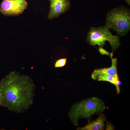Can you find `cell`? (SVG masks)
<instances>
[{
	"label": "cell",
	"instance_id": "obj_1",
	"mask_svg": "<svg viewBox=\"0 0 130 130\" xmlns=\"http://www.w3.org/2000/svg\"><path fill=\"white\" fill-rule=\"evenodd\" d=\"M35 86L28 76L15 71L10 72L0 82L2 106L19 113L32 104Z\"/></svg>",
	"mask_w": 130,
	"mask_h": 130
},
{
	"label": "cell",
	"instance_id": "obj_2",
	"mask_svg": "<svg viewBox=\"0 0 130 130\" xmlns=\"http://www.w3.org/2000/svg\"><path fill=\"white\" fill-rule=\"evenodd\" d=\"M106 108L103 101L100 98L93 97L82 100L73 104L68 114L72 123L78 125L79 119H89L95 114L104 111Z\"/></svg>",
	"mask_w": 130,
	"mask_h": 130
},
{
	"label": "cell",
	"instance_id": "obj_3",
	"mask_svg": "<svg viewBox=\"0 0 130 130\" xmlns=\"http://www.w3.org/2000/svg\"><path fill=\"white\" fill-rule=\"evenodd\" d=\"M130 12L123 6L113 9L108 13L104 26L113 29L118 34L124 36L130 29Z\"/></svg>",
	"mask_w": 130,
	"mask_h": 130
},
{
	"label": "cell",
	"instance_id": "obj_4",
	"mask_svg": "<svg viewBox=\"0 0 130 130\" xmlns=\"http://www.w3.org/2000/svg\"><path fill=\"white\" fill-rule=\"evenodd\" d=\"M87 41L92 46L98 45L103 46L106 41L110 44L112 50L115 51L120 45L119 37L114 35L109 29L105 27L97 28L91 27L88 32L87 37Z\"/></svg>",
	"mask_w": 130,
	"mask_h": 130
},
{
	"label": "cell",
	"instance_id": "obj_5",
	"mask_svg": "<svg viewBox=\"0 0 130 130\" xmlns=\"http://www.w3.org/2000/svg\"><path fill=\"white\" fill-rule=\"evenodd\" d=\"M27 6L26 0H3L0 12L5 16H17L23 13Z\"/></svg>",
	"mask_w": 130,
	"mask_h": 130
},
{
	"label": "cell",
	"instance_id": "obj_6",
	"mask_svg": "<svg viewBox=\"0 0 130 130\" xmlns=\"http://www.w3.org/2000/svg\"><path fill=\"white\" fill-rule=\"evenodd\" d=\"M50 9L48 18L52 20L66 12L69 8V0H49Z\"/></svg>",
	"mask_w": 130,
	"mask_h": 130
},
{
	"label": "cell",
	"instance_id": "obj_7",
	"mask_svg": "<svg viewBox=\"0 0 130 130\" xmlns=\"http://www.w3.org/2000/svg\"><path fill=\"white\" fill-rule=\"evenodd\" d=\"M112 52L110 53V56L112 60V65L109 67L100 68L95 70L92 72L91 77L93 79L97 80L98 77L101 74L106 73L117 77H118L117 73V60L116 58H113Z\"/></svg>",
	"mask_w": 130,
	"mask_h": 130
},
{
	"label": "cell",
	"instance_id": "obj_8",
	"mask_svg": "<svg viewBox=\"0 0 130 130\" xmlns=\"http://www.w3.org/2000/svg\"><path fill=\"white\" fill-rule=\"evenodd\" d=\"M106 120V117L102 113L96 120L82 127H78V130H103L104 129V122Z\"/></svg>",
	"mask_w": 130,
	"mask_h": 130
},
{
	"label": "cell",
	"instance_id": "obj_9",
	"mask_svg": "<svg viewBox=\"0 0 130 130\" xmlns=\"http://www.w3.org/2000/svg\"><path fill=\"white\" fill-rule=\"evenodd\" d=\"M97 80L99 81L108 82L114 84L116 86L117 94H119L120 89L119 85L120 82L119 80L118 77L106 73H103L101 74L98 77Z\"/></svg>",
	"mask_w": 130,
	"mask_h": 130
},
{
	"label": "cell",
	"instance_id": "obj_10",
	"mask_svg": "<svg viewBox=\"0 0 130 130\" xmlns=\"http://www.w3.org/2000/svg\"><path fill=\"white\" fill-rule=\"evenodd\" d=\"M67 60V58H61L58 59L54 64V67L58 68L64 66L66 64Z\"/></svg>",
	"mask_w": 130,
	"mask_h": 130
},
{
	"label": "cell",
	"instance_id": "obj_11",
	"mask_svg": "<svg viewBox=\"0 0 130 130\" xmlns=\"http://www.w3.org/2000/svg\"><path fill=\"white\" fill-rule=\"evenodd\" d=\"M106 128L105 129L106 130H113L115 129V127L112 124L108 121L106 122Z\"/></svg>",
	"mask_w": 130,
	"mask_h": 130
},
{
	"label": "cell",
	"instance_id": "obj_12",
	"mask_svg": "<svg viewBox=\"0 0 130 130\" xmlns=\"http://www.w3.org/2000/svg\"><path fill=\"white\" fill-rule=\"evenodd\" d=\"M98 51L102 54L110 56V53L101 47L99 48Z\"/></svg>",
	"mask_w": 130,
	"mask_h": 130
},
{
	"label": "cell",
	"instance_id": "obj_13",
	"mask_svg": "<svg viewBox=\"0 0 130 130\" xmlns=\"http://www.w3.org/2000/svg\"><path fill=\"white\" fill-rule=\"evenodd\" d=\"M2 106V99L0 93V106Z\"/></svg>",
	"mask_w": 130,
	"mask_h": 130
},
{
	"label": "cell",
	"instance_id": "obj_14",
	"mask_svg": "<svg viewBox=\"0 0 130 130\" xmlns=\"http://www.w3.org/2000/svg\"><path fill=\"white\" fill-rule=\"evenodd\" d=\"M126 2L128 4H130V0H126Z\"/></svg>",
	"mask_w": 130,
	"mask_h": 130
}]
</instances>
